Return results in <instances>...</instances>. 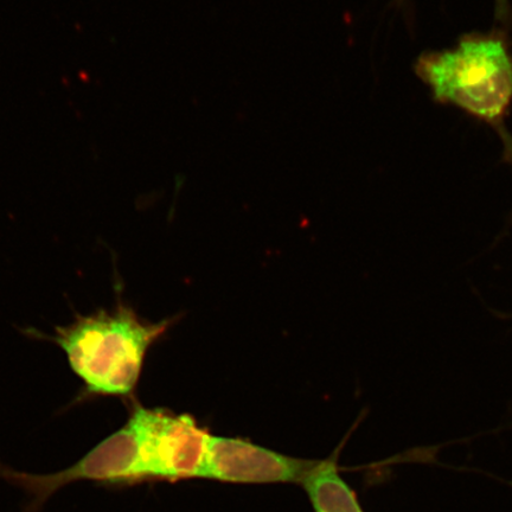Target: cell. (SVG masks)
Masks as SVG:
<instances>
[{
	"instance_id": "1",
	"label": "cell",
	"mask_w": 512,
	"mask_h": 512,
	"mask_svg": "<svg viewBox=\"0 0 512 512\" xmlns=\"http://www.w3.org/2000/svg\"><path fill=\"white\" fill-rule=\"evenodd\" d=\"M415 74L435 102L450 105L495 128L512 107V53L502 31L471 32L456 46L425 51Z\"/></svg>"
},
{
	"instance_id": "2",
	"label": "cell",
	"mask_w": 512,
	"mask_h": 512,
	"mask_svg": "<svg viewBox=\"0 0 512 512\" xmlns=\"http://www.w3.org/2000/svg\"><path fill=\"white\" fill-rule=\"evenodd\" d=\"M169 325L143 323L136 313L119 307L59 329L56 342L89 392L128 395L137 386L147 350Z\"/></svg>"
},
{
	"instance_id": "3",
	"label": "cell",
	"mask_w": 512,
	"mask_h": 512,
	"mask_svg": "<svg viewBox=\"0 0 512 512\" xmlns=\"http://www.w3.org/2000/svg\"><path fill=\"white\" fill-rule=\"evenodd\" d=\"M152 424L153 409L138 407L121 430L66 471L50 476L12 473L10 477L35 497L36 504L74 480L124 483L151 479Z\"/></svg>"
},
{
	"instance_id": "4",
	"label": "cell",
	"mask_w": 512,
	"mask_h": 512,
	"mask_svg": "<svg viewBox=\"0 0 512 512\" xmlns=\"http://www.w3.org/2000/svg\"><path fill=\"white\" fill-rule=\"evenodd\" d=\"M317 464V460L284 456L246 440L210 434L201 478L239 484H302Z\"/></svg>"
},
{
	"instance_id": "5",
	"label": "cell",
	"mask_w": 512,
	"mask_h": 512,
	"mask_svg": "<svg viewBox=\"0 0 512 512\" xmlns=\"http://www.w3.org/2000/svg\"><path fill=\"white\" fill-rule=\"evenodd\" d=\"M209 433L190 415H175L160 409L155 438L153 478L201 477Z\"/></svg>"
},
{
	"instance_id": "6",
	"label": "cell",
	"mask_w": 512,
	"mask_h": 512,
	"mask_svg": "<svg viewBox=\"0 0 512 512\" xmlns=\"http://www.w3.org/2000/svg\"><path fill=\"white\" fill-rule=\"evenodd\" d=\"M302 485L316 512H363L354 491L339 476L335 459L318 462Z\"/></svg>"
},
{
	"instance_id": "7",
	"label": "cell",
	"mask_w": 512,
	"mask_h": 512,
	"mask_svg": "<svg viewBox=\"0 0 512 512\" xmlns=\"http://www.w3.org/2000/svg\"><path fill=\"white\" fill-rule=\"evenodd\" d=\"M503 147V160L512 166V134L504 125L496 128Z\"/></svg>"
},
{
	"instance_id": "8",
	"label": "cell",
	"mask_w": 512,
	"mask_h": 512,
	"mask_svg": "<svg viewBox=\"0 0 512 512\" xmlns=\"http://www.w3.org/2000/svg\"><path fill=\"white\" fill-rule=\"evenodd\" d=\"M495 17L502 24L511 22L512 9L510 0H495Z\"/></svg>"
},
{
	"instance_id": "9",
	"label": "cell",
	"mask_w": 512,
	"mask_h": 512,
	"mask_svg": "<svg viewBox=\"0 0 512 512\" xmlns=\"http://www.w3.org/2000/svg\"><path fill=\"white\" fill-rule=\"evenodd\" d=\"M400 2H403V0H400Z\"/></svg>"
}]
</instances>
